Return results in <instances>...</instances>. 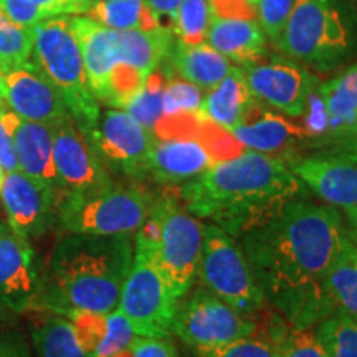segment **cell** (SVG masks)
<instances>
[{
    "label": "cell",
    "mask_w": 357,
    "mask_h": 357,
    "mask_svg": "<svg viewBox=\"0 0 357 357\" xmlns=\"http://www.w3.org/2000/svg\"><path fill=\"white\" fill-rule=\"evenodd\" d=\"M344 234L331 205L294 199L240 236L265 300L294 328L307 329L334 314L324 283Z\"/></svg>",
    "instance_id": "cell-1"
},
{
    "label": "cell",
    "mask_w": 357,
    "mask_h": 357,
    "mask_svg": "<svg viewBox=\"0 0 357 357\" xmlns=\"http://www.w3.org/2000/svg\"><path fill=\"white\" fill-rule=\"evenodd\" d=\"M303 189L305 185L287 160L243 151L212 164L182 185L178 197L192 215L207 218L230 235L242 236L300 197Z\"/></svg>",
    "instance_id": "cell-2"
},
{
    "label": "cell",
    "mask_w": 357,
    "mask_h": 357,
    "mask_svg": "<svg viewBox=\"0 0 357 357\" xmlns=\"http://www.w3.org/2000/svg\"><path fill=\"white\" fill-rule=\"evenodd\" d=\"M132 260L131 235L68 234L43 271L38 310L116 311Z\"/></svg>",
    "instance_id": "cell-3"
},
{
    "label": "cell",
    "mask_w": 357,
    "mask_h": 357,
    "mask_svg": "<svg viewBox=\"0 0 357 357\" xmlns=\"http://www.w3.org/2000/svg\"><path fill=\"white\" fill-rule=\"evenodd\" d=\"M204 227L181 197L166 192L154 199L149 217L134 236V250L144 253L181 300L197 278Z\"/></svg>",
    "instance_id": "cell-4"
},
{
    "label": "cell",
    "mask_w": 357,
    "mask_h": 357,
    "mask_svg": "<svg viewBox=\"0 0 357 357\" xmlns=\"http://www.w3.org/2000/svg\"><path fill=\"white\" fill-rule=\"evenodd\" d=\"M275 45L291 60L331 70L357 53V10L349 0H294Z\"/></svg>",
    "instance_id": "cell-5"
},
{
    "label": "cell",
    "mask_w": 357,
    "mask_h": 357,
    "mask_svg": "<svg viewBox=\"0 0 357 357\" xmlns=\"http://www.w3.org/2000/svg\"><path fill=\"white\" fill-rule=\"evenodd\" d=\"M32 61L63 98L71 118L83 134L96 126L101 111L89 89L82 48L70 24V15L48 17L33 26Z\"/></svg>",
    "instance_id": "cell-6"
},
{
    "label": "cell",
    "mask_w": 357,
    "mask_h": 357,
    "mask_svg": "<svg viewBox=\"0 0 357 357\" xmlns=\"http://www.w3.org/2000/svg\"><path fill=\"white\" fill-rule=\"evenodd\" d=\"M155 195L139 184H113L82 195H61L56 223L66 234L131 235L149 217Z\"/></svg>",
    "instance_id": "cell-7"
},
{
    "label": "cell",
    "mask_w": 357,
    "mask_h": 357,
    "mask_svg": "<svg viewBox=\"0 0 357 357\" xmlns=\"http://www.w3.org/2000/svg\"><path fill=\"white\" fill-rule=\"evenodd\" d=\"M197 276L207 291L243 316L253 314L266 303L240 243L215 223L204 227Z\"/></svg>",
    "instance_id": "cell-8"
},
{
    "label": "cell",
    "mask_w": 357,
    "mask_h": 357,
    "mask_svg": "<svg viewBox=\"0 0 357 357\" xmlns=\"http://www.w3.org/2000/svg\"><path fill=\"white\" fill-rule=\"evenodd\" d=\"M178 300L166 278L144 253L134 250L118 310L131 323L136 336L169 337Z\"/></svg>",
    "instance_id": "cell-9"
},
{
    "label": "cell",
    "mask_w": 357,
    "mask_h": 357,
    "mask_svg": "<svg viewBox=\"0 0 357 357\" xmlns=\"http://www.w3.org/2000/svg\"><path fill=\"white\" fill-rule=\"evenodd\" d=\"M255 331L257 324L253 321L215 294L202 289H197L189 300L177 306L171 328V334H176L197 354L252 336Z\"/></svg>",
    "instance_id": "cell-10"
},
{
    "label": "cell",
    "mask_w": 357,
    "mask_h": 357,
    "mask_svg": "<svg viewBox=\"0 0 357 357\" xmlns=\"http://www.w3.org/2000/svg\"><path fill=\"white\" fill-rule=\"evenodd\" d=\"M108 171L134 181L149 177V160L155 142L153 132L136 121L126 109H108L96 126L84 134Z\"/></svg>",
    "instance_id": "cell-11"
},
{
    "label": "cell",
    "mask_w": 357,
    "mask_h": 357,
    "mask_svg": "<svg viewBox=\"0 0 357 357\" xmlns=\"http://www.w3.org/2000/svg\"><path fill=\"white\" fill-rule=\"evenodd\" d=\"M43 289L40 270L29 238L8 223L0 225V314H22L38 310Z\"/></svg>",
    "instance_id": "cell-12"
},
{
    "label": "cell",
    "mask_w": 357,
    "mask_h": 357,
    "mask_svg": "<svg viewBox=\"0 0 357 357\" xmlns=\"http://www.w3.org/2000/svg\"><path fill=\"white\" fill-rule=\"evenodd\" d=\"M53 162L61 195H82L113 184L109 171L102 166L82 129L68 116L52 128Z\"/></svg>",
    "instance_id": "cell-13"
},
{
    "label": "cell",
    "mask_w": 357,
    "mask_h": 357,
    "mask_svg": "<svg viewBox=\"0 0 357 357\" xmlns=\"http://www.w3.org/2000/svg\"><path fill=\"white\" fill-rule=\"evenodd\" d=\"M245 79L253 98L289 116L301 118L318 78L288 60L257 61L243 66Z\"/></svg>",
    "instance_id": "cell-14"
},
{
    "label": "cell",
    "mask_w": 357,
    "mask_h": 357,
    "mask_svg": "<svg viewBox=\"0 0 357 357\" xmlns=\"http://www.w3.org/2000/svg\"><path fill=\"white\" fill-rule=\"evenodd\" d=\"M0 197L7 213V223L25 238L43 235L56 223L60 194L29 174L7 172Z\"/></svg>",
    "instance_id": "cell-15"
},
{
    "label": "cell",
    "mask_w": 357,
    "mask_h": 357,
    "mask_svg": "<svg viewBox=\"0 0 357 357\" xmlns=\"http://www.w3.org/2000/svg\"><path fill=\"white\" fill-rule=\"evenodd\" d=\"M288 166L303 185L344 213L357 230V162L319 153L293 159Z\"/></svg>",
    "instance_id": "cell-16"
},
{
    "label": "cell",
    "mask_w": 357,
    "mask_h": 357,
    "mask_svg": "<svg viewBox=\"0 0 357 357\" xmlns=\"http://www.w3.org/2000/svg\"><path fill=\"white\" fill-rule=\"evenodd\" d=\"M6 102L22 119L52 128L71 116L63 98L32 58L6 75Z\"/></svg>",
    "instance_id": "cell-17"
},
{
    "label": "cell",
    "mask_w": 357,
    "mask_h": 357,
    "mask_svg": "<svg viewBox=\"0 0 357 357\" xmlns=\"http://www.w3.org/2000/svg\"><path fill=\"white\" fill-rule=\"evenodd\" d=\"M0 123L12 136L20 171L58 190L52 126L22 119L7 105L0 106Z\"/></svg>",
    "instance_id": "cell-18"
},
{
    "label": "cell",
    "mask_w": 357,
    "mask_h": 357,
    "mask_svg": "<svg viewBox=\"0 0 357 357\" xmlns=\"http://www.w3.org/2000/svg\"><path fill=\"white\" fill-rule=\"evenodd\" d=\"M230 134L245 149L273 155L280 151L294 149L310 139L301 124L291 123L278 113L266 109L263 102H253L243 121L230 129Z\"/></svg>",
    "instance_id": "cell-19"
},
{
    "label": "cell",
    "mask_w": 357,
    "mask_h": 357,
    "mask_svg": "<svg viewBox=\"0 0 357 357\" xmlns=\"http://www.w3.org/2000/svg\"><path fill=\"white\" fill-rule=\"evenodd\" d=\"M70 24L82 48L89 89L102 102L111 70L118 65V30L82 15L70 17Z\"/></svg>",
    "instance_id": "cell-20"
},
{
    "label": "cell",
    "mask_w": 357,
    "mask_h": 357,
    "mask_svg": "<svg viewBox=\"0 0 357 357\" xmlns=\"http://www.w3.org/2000/svg\"><path fill=\"white\" fill-rule=\"evenodd\" d=\"M63 316L70 319L88 357H113L128 349L136 337L131 323L119 310L105 314L73 310L63 312Z\"/></svg>",
    "instance_id": "cell-21"
},
{
    "label": "cell",
    "mask_w": 357,
    "mask_h": 357,
    "mask_svg": "<svg viewBox=\"0 0 357 357\" xmlns=\"http://www.w3.org/2000/svg\"><path fill=\"white\" fill-rule=\"evenodd\" d=\"M215 162L199 139H155L149 160V177L164 185H184Z\"/></svg>",
    "instance_id": "cell-22"
},
{
    "label": "cell",
    "mask_w": 357,
    "mask_h": 357,
    "mask_svg": "<svg viewBox=\"0 0 357 357\" xmlns=\"http://www.w3.org/2000/svg\"><path fill=\"white\" fill-rule=\"evenodd\" d=\"M164 68L169 75L177 73L178 77L200 89H212L230 73L234 65L227 56L211 47L208 43L182 45L174 40Z\"/></svg>",
    "instance_id": "cell-23"
},
{
    "label": "cell",
    "mask_w": 357,
    "mask_h": 357,
    "mask_svg": "<svg viewBox=\"0 0 357 357\" xmlns=\"http://www.w3.org/2000/svg\"><path fill=\"white\" fill-rule=\"evenodd\" d=\"M207 43L242 66L265 58L266 38L257 20L212 19Z\"/></svg>",
    "instance_id": "cell-24"
},
{
    "label": "cell",
    "mask_w": 357,
    "mask_h": 357,
    "mask_svg": "<svg viewBox=\"0 0 357 357\" xmlns=\"http://www.w3.org/2000/svg\"><path fill=\"white\" fill-rule=\"evenodd\" d=\"M253 102L255 98L250 91L243 70L234 66L220 83L208 89L200 111L211 121L230 131L243 121Z\"/></svg>",
    "instance_id": "cell-25"
},
{
    "label": "cell",
    "mask_w": 357,
    "mask_h": 357,
    "mask_svg": "<svg viewBox=\"0 0 357 357\" xmlns=\"http://www.w3.org/2000/svg\"><path fill=\"white\" fill-rule=\"evenodd\" d=\"M174 40V33L167 29L118 30V65L132 66L147 78L164 63Z\"/></svg>",
    "instance_id": "cell-26"
},
{
    "label": "cell",
    "mask_w": 357,
    "mask_h": 357,
    "mask_svg": "<svg viewBox=\"0 0 357 357\" xmlns=\"http://www.w3.org/2000/svg\"><path fill=\"white\" fill-rule=\"evenodd\" d=\"M324 287L333 312L357 319V240L347 230Z\"/></svg>",
    "instance_id": "cell-27"
},
{
    "label": "cell",
    "mask_w": 357,
    "mask_h": 357,
    "mask_svg": "<svg viewBox=\"0 0 357 357\" xmlns=\"http://www.w3.org/2000/svg\"><path fill=\"white\" fill-rule=\"evenodd\" d=\"M318 89L329 118V132L324 139L357 126V63L329 82L319 83Z\"/></svg>",
    "instance_id": "cell-28"
},
{
    "label": "cell",
    "mask_w": 357,
    "mask_h": 357,
    "mask_svg": "<svg viewBox=\"0 0 357 357\" xmlns=\"http://www.w3.org/2000/svg\"><path fill=\"white\" fill-rule=\"evenodd\" d=\"M89 19L113 30L162 29L146 0H93Z\"/></svg>",
    "instance_id": "cell-29"
},
{
    "label": "cell",
    "mask_w": 357,
    "mask_h": 357,
    "mask_svg": "<svg viewBox=\"0 0 357 357\" xmlns=\"http://www.w3.org/2000/svg\"><path fill=\"white\" fill-rule=\"evenodd\" d=\"M32 339L38 357H88L70 319L58 312L47 314L35 324Z\"/></svg>",
    "instance_id": "cell-30"
},
{
    "label": "cell",
    "mask_w": 357,
    "mask_h": 357,
    "mask_svg": "<svg viewBox=\"0 0 357 357\" xmlns=\"http://www.w3.org/2000/svg\"><path fill=\"white\" fill-rule=\"evenodd\" d=\"M167 79L169 73L160 65L147 77L141 91L124 108L137 123L142 124L151 132H153L155 123L164 114V91H166Z\"/></svg>",
    "instance_id": "cell-31"
},
{
    "label": "cell",
    "mask_w": 357,
    "mask_h": 357,
    "mask_svg": "<svg viewBox=\"0 0 357 357\" xmlns=\"http://www.w3.org/2000/svg\"><path fill=\"white\" fill-rule=\"evenodd\" d=\"M33 38V26L17 25L0 12V70L3 75L30 61Z\"/></svg>",
    "instance_id": "cell-32"
},
{
    "label": "cell",
    "mask_w": 357,
    "mask_h": 357,
    "mask_svg": "<svg viewBox=\"0 0 357 357\" xmlns=\"http://www.w3.org/2000/svg\"><path fill=\"white\" fill-rule=\"evenodd\" d=\"M314 336L329 357H357V319L334 314L319 321Z\"/></svg>",
    "instance_id": "cell-33"
},
{
    "label": "cell",
    "mask_w": 357,
    "mask_h": 357,
    "mask_svg": "<svg viewBox=\"0 0 357 357\" xmlns=\"http://www.w3.org/2000/svg\"><path fill=\"white\" fill-rule=\"evenodd\" d=\"M212 12L208 0H182L174 22V38L182 45H200L207 42Z\"/></svg>",
    "instance_id": "cell-34"
},
{
    "label": "cell",
    "mask_w": 357,
    "mask_h": 357,
    "mask_svg": "<svg viewBox=\"0 0 357 357\" xmlns=\"http://www.w3.org/2000/svg\"><path fill=\"white\" fill-rule=\"evenodd\" d=\"M204 101L202 89L185 79H176L169 75L166 91H164V114L181 113V111H200Z\"/></svg>",
    "instance_id": "cell-35"
},
{
    "label": "cell",
    "mask_w": 357,
    "mask_h": 357,
    "mask_svg": "<svg viewBox=\"0 0 357 357\" xmlns=\"http://www.w3.org/2000/svg\"><path fill=\"white\" fill-rule=\"evenodd\" d=\"M199 357H283L280 346L266 339L252 336L236 339L230 344L218 347V349L200 352Z\"/></svg>",
    "instance_id": "cell-36"
},
{
    "label": "cell",
    "mask_w": 357,
    "mask_h": 357,
    "mask_svg": "<svg viewBox=\"0 0 357 357\" xmlns=\"http://www.w3.org/2000/svg\"><path fill=\"white\" fill-rule=\"evenodd\" d=\"M293 3L294 0H258L257 17L260 20L258 24L273 43L287 25Z\"/></svg>",
    "instance_id": "cell-37"
},
{
    "label": "cell",
    "mask_w": 357,
    "mask_h": 357,
    "mask_svg": "<svg viewBox=\"0 0 357 357\" xmlns=\"http://www.w3.org/2000/svg\"><path fill=\"white\" fill-rule=\"evenodd\" d=\"M280 347L283 357H329L314 333L307 329L294 328L284 336Z\"/></svg>",
    "instance_id": "cell-38"
},
{
    "label": "cell",
    "mask_w": 357,
    "mask_h": 357,
    "mask_svg": "<svg viewBox=\"0 0 357 357\" xmlns=\"http://www.w3.org/2000/svg\"><path fill=\"white\" fill-rule=\"evenodd\" d=\"M0 12L22 26H35L52 17L32 0H0Z\"/></svg>",
    "instance_id": "cell-39"
},
{
    "label": "cell",
    "mask_w": 357,
    "mask_h": 357,
    "mask_svg": "<svg viewBox=\"0 0 357 357\" xmlns=\"http://www.w3.org/2000/svg\"><path fill=\"white\" fill-rule=\"evenodd\" d=\"M212 19L257 20V6L250 0H208Z\"/></svg>",
    "instance_id": "cell-40"
},
{
    "label": "cell",
    "mask_w": 357,
    "mask_h": 357,
    "mask_svg": "<svg viewBox=\"0 0 357 357\" xmlns=\"http://www.w3.org/2000/svg\"><path fill=\"white\" fill-rule=\"evenodd\" d=\"M321 146H324V154L357 162V126L334 134V136L321 142Z\"/></svg>",
    "instance_id": "cell-41"
},
{
    "label": "cell",
    "mask_w": 357,
    "mask_h": 357,
    "mask_svg": "<svg viewBox=\"0 0 357 357\" xmlns=\"http://www.w3.org/2000/svg\"><path fill=\"white\" fill-rule=\"evenodd\" d=\"M132 357H178L176 346L169 337H141L131 342Z\"/></svg>",
    "instance_id": "cell-42"
},
{
    "label": "cell",
    "mask_w": 357,
    "mask_h": 357,
    "mask_svg": "<svg viewBox=\"0 0 357 357\" xmlns=\"http://www.w3.org/2000/svg\"><path fill=\"white\" fill-rule=\"evenodd\" d=\"M50 15H71V13H86L93 0H32Z\"/></svg>",
    "instance_id": "cell-43"
},
{
    "label": "cell",
    "mask_w": 357,
    "mask_h": 357,
    "mask_svg": "<svg viewBox=\"0 0 357 357\" xmlns=\"http://www.w3.org/2000/svg\"><path fill=\"white\" fill-rule=\"evenodd\" d=\"M0 357H32L24 334L19 331L0 334Z\"/></svg>",
    "instance_id": "cell-44"
},
{
    "label": "cell",
    "mask_w": 357,
    "mask_h": 357,
    "mask_svg": "<svg viewBox=\"0 0 357 357\" xmlns=\"http://www.w3.org/2000/svg\"><path fill=\"white\" fill-rule=\"evenodd\" d=\"M146 2L153 10L155 19H158L159 25L172 32L178 6H181L182 0H146Z\"/></svg>",
    "instance_id": "cell-45"
},
{
    "label": "cell",
    "mask_w": 357,
    "mask_h": 357,
    "mask_svg": "<svg viewBox=\"0 0 357 357\" xmlns=\"http://www.w3.org/2000/svg\"><path fill=\"white\" fill-rule=\"evenodd\" d=\"M0 167L7 172L20 171L19 159H17L15 146H13V139L7 129L0 123Z\"/></svg>",
    "instance_id": "cell-46"
},
{
    "label": "cell",
    "mask_w": 357,
    "mask_h": 357,
    "mask_svg": "<svg viewBox=\"0 0 357 357\" xmlns=\"http://www.w3.org/2000/svg\"><path fill=\"white\" fill-rule=\"evenodd\" d=\"M6 75L0 70V106H6Z\"/></svg>",
    "instance_id": "cell-47"
},
{
    "label": "cell",
    "mask_w": 357,
    "mask_h": 357,
    "mask_svg": "<svg viewBox=\"0 0 357 357\" xmlns=\"http://www.w3.org/2000/svg\"><path fill=\"white\" fill-rule=\"evenodd\" d=\"M3 178H6V171H3L2 167H0V189H2V184H3Z\"/></svg>",
    "instance_id": "cell-48"
},
{
    "label": "cell",
    "mask_w": 357,
    "mask_h": 357,
    "mask_svg": "<svg viewBox=\"0 0 357 357\" xmlns=\"http://www.w3.org/2000/svg\"><path fill=\"white\" fill-rule=\"evenodd\" d=\"M349 2L352 3V7H354L356 10H357V0H349Z\"/></svg>",
    "instance_id": "cell-49"
},
{
    "label": "cell",
    "mask_w": 357,
    "mask_h": 357,
    "mask_svg": "<svg viewBox=\"0 0 357 357\" xmlns=\"http://www.w3.org/2000/svg\"><path fill=\"white\" fill-rule=\"evenodd\" d=\"M250 2H252V3H255V6H257V3H258V0H250Z\"/></svg>",
    "instance_id": "cell-50"
},
{
    "label": "cell",
    "mask_w": 357,
    "mask_h": 357,
    "mask_svg": "<svg viewBox=\"0 0 357 357\" xmlns=\"http://www.w3.org/2000/svg\"><path fill=\"white\" fill-rule=\"evenodd\" d=\"M354 238H356V240H357V230H356V236H354Z\"/></svg>",
    "instance_id": "cell-51"
}]
</instances>
